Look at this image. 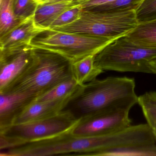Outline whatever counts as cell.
Masks as SVG:
<instances>
[{"label": "cell", "mask_w": 156, "mask_h": 156, "mask_svg": "<svg viewBox=\"0 0 156 156\" xmlns=\"http://www.w3.org/2000/svg\"><path fill=\"white\" fill-rule=\"evenodd\" d=\"M156 58V50L135 45L120 37L108 44L94 56L96 67L105 71L154 74L150 62Z\"/></svg>", "instance_id": "cell-6"}, {"label": "cell", "mask_w": 156, "mask_h": 156, "mask_svg": "<svg viewBox=\"0 0 156 156\" xmlns=\"http://www.w3.org/2000/svg\"><path fill=\"white\" fill-rule=\"evenodd\" d=\"M72 69L73 76L81 85L96 79L104 72L95 66L94 55H89L72 63Z\"/></svg>", "instance_id": "cell-14"}, {"label": "cell", "mask_w": 156, "mask_h": 156, "mask_svg": "<svg viewBox=\"0 0 156 156\" xmlns=\"http://www.w3.org/2000/svg\"><path fill=\"white\" fill-rule=\"evenodd\" d=\"M79 4L75 1L39 4L34 13V21L38 26L48 30L51 23L64 12Z\"/></svg>", "instance_id": "cell-12"}, {"label": "cell", "mask_w": 156, "mask_h": 156, "mask_svg": "<svg viewBox=\"0 0 156 156\" xmlns=\"http://www.w3.org/2000/svg\"><path fill=\"white\" fill-rule=\"evenodd\" d=\"M72 62L61 55L34 47L30 67L0 93H20L38 97L58 84L73 77Z\"/></svg>", "instance_id": "cell-2"}, {"label": "cell", "mask_w": 156, "mask_h": 156, "mask_svg": "<svg viewBox=\"0 0 156 156\" xmlns=\"http://www.w3.org/2000/svg\"><path fill=\"white\" fill-rule=\"evenodd\" d=\"M38 5L36 0H14L13 9L16 19L22 22L34 16Z\"/></svg>", "instance_id": "cell-19"}, {"label": "cell", "mask_w": 156, "mask_h": 156, "mask_svg": "<svg viewBox=\"0 0 156 156\" xmlns=\"http://www.w3.org/2000/svg\"><path fill=\"white\" fill-rule=\"evenodd\" d=\"M136 10L97 12L83 9L76 20L52 30L118 39L127 35L138 25Z\"/></svg>", "instance_id": "cell-3"}, {"label": "cell", "mask_w": 156, "mask_h": 156, "mask_svg": "<svg viewBox=\"0 0 156 156\" xmlns=\"http://www.w3.org/2000/svg\"><path fill=\"white\" fill-rule=\"evenodd\" d=\"M134 106L124 105L80 119L71 133L77 136H94L125 129L131 126L129 113Z\"/></svg>", "instance_id": "cell-7"}, {"label": "cell", "mask_w": 156, "mask_h": 156, "mask_svg": "<svg viewBox=\"0 0 156 156\" xmlns=\"http://www.w3.org/2000/svg\"><path fill=\"white\" fill-rule=\"evenodd\" d=\"M79 119L70 110L64 109L50 117L13 124L0 129V149L4 150L61 135L72 129Z\"/></svg>", "instance_id": "cell-4"}, {"label": "cell", "mask_w": 156, "mask_h": 156, "mask_svg": "<svg viewBox=\"0 0 156 156\" xmlns=\"http://www.w3.org/2000/svg\"><path fill=\"white\" fill-rule=\"evenodd\" d=\"M13 1L0 0V37L21 22L15 17Z\"/></svg>", "instance_id": "cell-16"}, {"label": "cell", "mask_w": 156, "mask_h": 156, "mask_svg": "<svg viewBox=\"0 0 156 156\" xmlns=\"http://www.w3.org/2000/svg\"><path fill=\"white\" fill-rule=\"evenodd\" d=\"M150 64L152 68L154 74H156V58L151 61L150 62Z\"/></svg>", "instance_id": "cell-24"}, {"label": "cell", "mask_w": 156, "mask_h": 156, "mask_svg": "<svg viewBox=\"0 0 156 156\" xmlns=\"http://www.w3.org/2000/svg\"><path fill=\"white\" fill-rule=\"evenodd\" d=\"M87 1H89V0H74V1L80 4V3H83V2Z\"/></svg>", "instance_id": "cell-25"}, {"label": "cell", "mask_w": 156, "mask_h": 156, "mask_svg": "<svg viewBox=\"0 0 156 156\" xmlns=\"http://www.w3.org/2000/svg\"><path fill=\"white\" fill-rule=\"evenodd\" d=\"M143 0H115L98 7L83 9L97 12H112L129 9H136Z\"/></svg>", "instance_id": "cell-18"}, {"label": "cell", "mask_w": 156, "mask_h": 156, "mask_svg": "<svg viewBox=\"0 0 156 156\" xmlns=\"http://www.w3.org/2000/svg\"><path fill=\"white\" fill-rule=\"evenodd\" d=\"M137 104L149 126L156 125V92H146L139 96Z\"/></svg>", "instance_id": "cell-17"}, {"label": "cell", "mask_w": 156, "mask_h": 156, "mask_svg": "<svg viewBox=\"0 0 156 156\" xmlns=\"http://www.w3.org/2000/svg\"><path fill=\"white\" fill-rule=\"evenodd\" d=\"M83 8L78 4L61 14L50 25L49 29H54L70 24L76 20L79 17Z\"/></svg>", "instance_id": "cell-21"}, {"label": "cell", "mask_w": 156, "mask_h": 156, "mask_svg": "<svg viewBox=\"0 0 156 156\" xmlns=\"http://www.w3.org/2000/svg\"><path fill=\"white\" fill-rule=\"evenodd\" d=\"M83 85L79 84L73 77L58 84L48 92L38 97L35 101H48L74 98Z\"/></svg>", "instance_id": "cell-15"}, {"label": "cell", "mask_w": 156, "mask_h": 156, "mask_svg": "<svg viewBox=\"0 0 156 156\" xmlns=\"http://www.w3.org/2000/svg\"><path fill=\"white\" fill-rule=\"evenodd\" d=\"M36 1H39V0H36Z\"/></svg>", "instance_id": "cell-26"}, {"label": "cell", "mask_w": 156, "mask_h": 156, "mask_svg": "<svg viewBox=\"0 0 156 156\" xmlns=\"http://www.w3.org/2000/svg\"><path fill=\"white\" fill-rule=\"evenodd\" d=\"M46 30L37 25L33 16L0 37V49L31 45L33 40Z\"/></svg>", "instance_id": "cell-11"}, {"label": "cell", "mask_w": 156, "mask_h": 156, "mask_svg": "<svg viewBox=\"0 0 156 156\" xmlns=\"http://www.w3.org/2000/svg\"><path fill=\"white\" fill-rule=\"evenodd\" d=\"M126 37L135 45L156 50V19L140 23Z\"/></svg>", "instance_id": "cell-13"}, {"label": "cell", "mask_w": 156, "mask_h": 156, "mask_svg": "<svg viewBox=\"0 0 156 156\" xmlns=\"http://www.w3.org/2000/svg\"><path fill=\"white\" fill-rule=\"evenodd\" d=\"M115 0H89L80 3L83 9H89L112 2Z\"/></svg>", "instance_id": "cell-22"}, {"label": "cell", "mask_w": 156, "mask_h": 156, "mask_svg": "<svg viewBox=\"0 0 156 156\" xmlns=\"http://www.w3.org/2000/svg\"><path fill=\"white\" fill-rule=\"evenodd\" d=\"M33 60L31 45L0 49V92L25 72Z\"/></svg>", "instance_id": "cell-8"}, {"label": "cell", "mask_w": 156, "mask_h": 156, "mask_svg": "<svg viewBox=\"0 0 156 156\" xmlns=\"http://www.w3.org/2000/svg\"><path fill=\"white\" fill-rule=\"evenodd\" d=\"M116 39L48 29L36 36L31 45L56 53L73 63L89 55L95 56Z\"/></svg>", "instance_id": "cell-5"}, {"label": "cell", "mask_w": 156, "mask_h": 156, "mask_svg": "<svg viewBox=\"0 0 156 156\" xmlns=\"http://www.w3.org/2000/svg\"><path fill=\"white\" fill-rule=\"evenodd\" d=\"M74 0H39V4L44 3H58L62 2H73Z\"/></svg>", "instance_id": "cell-23"}, {"label": "cell", "mask_w": 156, "mask_h": 156, "mask_svg": "<svg viewBox=\"0 0 156 156\" xmlns=\"http://www.w3.org/2000/svg\"><path fill=\"white\" fill-rule=\"evenodd\" d=\"M134 78L109 76L84 85L65 109L76 118L95 115L124 105L138 103Z\"/></svg>", "instance_id": "cell-1"}, {"label": "cell", "mask_w": 156, "mask_h": 156, "mask_svg": "<svg viewBox=\"0 0 156 156\" xmlns=\"http://www.w3.org/2000/svg\"><path fill=\"white\" fill-rule=\"evenodd\" d=\"M36 98L24 93H0V129L12 125L15 119Z\"/></svg>", "instance_id": "cell-9"}, {"label": "cell", "mask_w": 156, "mask_h": 156, "mask_svg": "<svg viewBox=\"0 0 156 156\" xmlns=\"http://www.w3.org/2000/svg\"><path fill=\"white\" fill-rule=\"evenodd\" d=\"M136 12L139 23L156 19V0H143Z\"/></svg>", "instance_id": "cell-20"}, {"label": "cell", "mask_w": 156, "mask_h": 156, "mask_svg": "<svg viewBox=\"0 0 156 156\" xmlns=\"http://www.w3.org/2000/svg\"><path fill=\"white\" fill-rule=\"evenodd\" d=\"M74 98L48 101H34L15 119L13 124H20L50 117L65 109Z\"/></svg>", "instance_id": "cell-10"}]
</instances>
